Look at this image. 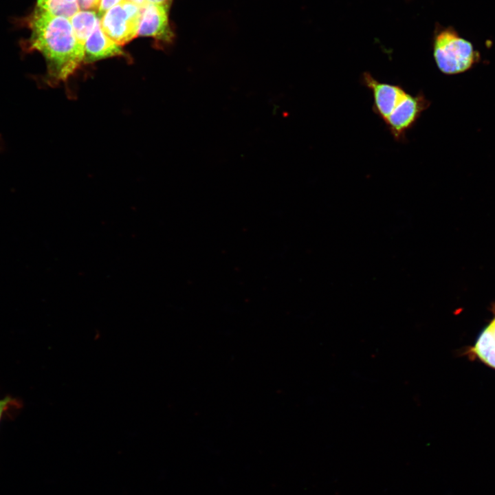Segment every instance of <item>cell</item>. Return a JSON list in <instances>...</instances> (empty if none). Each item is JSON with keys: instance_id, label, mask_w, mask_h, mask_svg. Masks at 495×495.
Instances as JSON below:
<instances>
[{"instance_id": "cell-3", "label": "cell", "mask_w": 495, "mask_h": 495, "mask_svg": "<svg viewBox=\"0 0 495 495\" xmlns=\"http://www.w3.org/2000/svg\"><path fill=\"white\" fill-rule=\"evenodd\" d=\"M432 50L437 67L447 76L468 72L481 60V54L472 42L461 37L451 28L441 30L435 34Z\"/></svg>"}, {"instance_id": "cell-12", "label": "cell", "mask_w": 495, "mask_h": 495, "mask_svg": "<svg viewBox=\"0 0 495 495\" xmlns=\"http://www.w3.org/2000/svg\"><path fill=\"white\" fill-rule=\"evenodd\" d=\"M123 0H100L98 12L100 15L104 14L112 7L120 3Z\"/></svg>"}, {"instance_id": "cell-5", "label": "cell", "mask_w": 495, "mask_h": 495, "mask_svg": "<svg viewBox=\"0 0 495 495\" xmlns=\"http://www.w3.org/2000/svg\"><path fill=\"white\" fill-rule=\"evenodd\" d=\"M100 23L105 34L120 46L138 36L139 23L129 16L121 3L108 10Z\"/></svg>"}, {"instance_id": "cell-6", "label": "cell", "mask_w": 495, "mask_h": 495, "mask_svg": "<svg viewBox=\"0 0 495 495\" xmlns=\"http://www.w3.org/2000/svg\"><path fill=\"white\" fill-rule=\"evenodd\" d=\"M123 54L121 46L103 31L100 19H98L93 32L84 45L83 62L89 63Z\"/></svg>"}, {"instance_id": "cell-10", "label": "cell", "mask_w": 495, "mask_h": 495, "mask_svg": "<svg viewBox=\"0 0 495 495\" xmlns=\"http://www.w3.org/2000/svg\"><path fill=\"white\" fill-rule=\"evenodd\" d=\"M21 406V403L16 399L10 396H6L3 399H0V421L6 412L12 408H18Z\"/></svg>"}, {"instance_id": "cell-1", "label": "cell", "mask_w": 495, "mask_h": 495, "mask_svg": "<svg viewBox=\"0 0 495 495\" xmlns=\"http://www.w3.org/2000/svg\"><path fill=\"white\" fill-rule=\"evenodd\" d=\"M30 28L27 49L43 56L47 82L56 85L67 80L84 58V46L77 40L70 20L36 7Z\"/></svg>"}, {"instance_id": "cell-15", "label": "cell", "mask_w": 495, "mask_h": 495, "mask_svg": "<svg viewBox=\"0 0 495 495\" xmlns=\"http://www.w3.org/2000/svg\"><path fill=\"white\" fill-rule=\"evenodd\" d=\"M68 2H75L76 0H65Z\"/></svg>"}, {"instance_id": "cell-8", "label": "cell", "mask_w": 495, "mask_h": 495, "mask_svg": "<svg viewBox=\"0 0 495 495\" xmlns=\"http://www.w3.org/2000/svg\"><path fill=\"white\" fill-rule=\"evenodd\" d=\"M98 19L94 10H79L69 19L77 40L83 46Z\"/></svg>"}, {"instance_id": "cell-11", "label": "cell", "mask_w": 495, "mask_h": 495, "mask_svg": "<svg viewBox=\"0 0 495 495\" xmlns=\"http://www.w3.org/2000/svg\"><path fill=\"white\" fill-rule=\"evenodd\" d=\"M100 0H78L79 8L83 10H98Z\"/></svg>"}, {"instance_id": "cell-4", "label": "cell", "mask_w": 495, "mask_h": 495, "mask_svg": "<svg viewBox=\"0 0 495 495\" xmlns=\"http://www.w3.org/2000/svg\"><path fill=\"white\" fill-rule=\"evenodd\" d=\"M169 7L147 2L142 9L138 36H151L161 42L169 43L173 32L168 21Z\"/></svg>"}, {"instance_id": "cell-13", "label": "cell", "mask_w": 495, "mask_h": 495, "mask_svg": "<svg viewBox=\"0 0 495 495\" xmlns=\"http://www.w3.org/2000/svg\"><path fill=\"white\" fill-rule=\"evenodd\" d=\"M148 3L162 5L167 7L170 6V0H146Z\"/></svg>"}, {"instance_id": "cell-9", "label": "cell", "mask_w": 495, "mask_h": 495, "mask_svg": "<svg viewBox=\"0 0 495 495\" xmlns=\"http://www.w3.org/2000/svg\"><path fill=\"white\" fill-rule=\"evenodd\" d=\"M36 7L52 14L70 19L79 11L78 2L65 0H37Z\"/></svg>"}, {"instance_id": "cell-14", "label": "cell", "mask_w": 495, "mask_h": 495, "mask_svg": "<svg viewBox=\"0 0 495 495\" xmlns=\"http://www.w3.org/2000/svg\"><path fill=\"white\" fill-rule=\"evenodd\" d=\"M126 1L133 2L142 8L147 3V1L146 0H126Z\"/></svg>"}, {"instance_id": "cell-2", "label": "cell", "mask_w": 495, "mask_h": 495, "mask_svg": "<svg viewBox=\"0 0 495 495\" xmlns=\"http://www.w3.org/2000/svg\"><path fill=\"white\" fill-rule=\"evenodd\" d=\"M361 84L370 90L373 112L384 122L395 141L406 142V134L431 104L423 91L412 95L400 84L381 82L368 72L360 76Z\"/></svg>"}, {"instance_id": "cell-7", "label": "cell", "mask_w": 495, "mask_h": 495, "mask_svg": "<svg viewBox=\"0 0 495 495\" xmlns=\"http://www.w3.org/2000/svg\"><path fill=\"white\" fill-rule=\"evenodd\" d=\"M472 352L485 364L495 368V316L480 333Z\"/></svg>"}]
</instances>
